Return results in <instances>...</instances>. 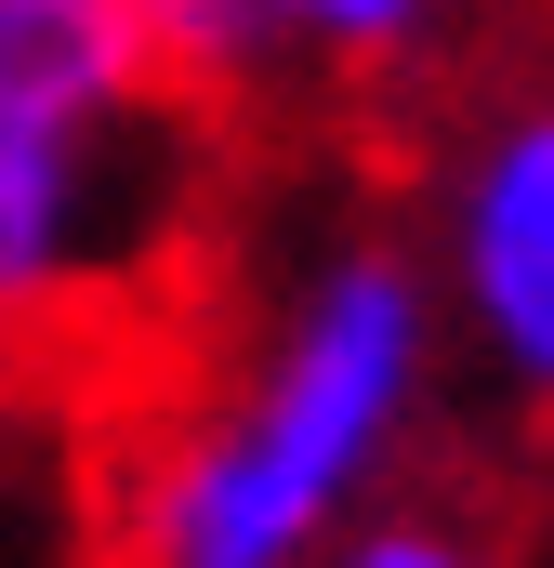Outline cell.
Returning <instances> with one entry per match:
<instances>
[{
	"label": "cell",
	"mask_w": 554,
	"mask_h": 568,
	"mask_svg": "<svg viewBox=\"0 0 554 568\" xmlns=\"http://www.w3.org/2000/svg\"><path fill=\"white\" fill-rule=\"evenodd\" d=\"M449 344L397 212L317 199L252 252V212L172 344L106 384V568H317L435 463Z\"/></svg>",
	"instance_id": "6da1fadb"
},
{
	"label": "cell",
	"mask_w": 554,
	"mask_h": 568,
	"mask_svg": "<svg viewBox=\"0 0 554 568\" xmlns=\"http://www.w3.org/2000/svg\"><path fill=\"white\" fill-rule=\"evenodd\" d=\"M238 120H212L133 0H0V371L120 384L238 239Z\"/></svg>",
	"instance_id": "7a4b0ae2"
},
{
	"label": "cell",
	"mask_w": 554,
	"mask_h": 568,
	"mask_svg": "<svg viewBox=\"0 0 554 568\" xmlns=\"http://www.w3.org/2000/svg\"><path fill=\"white\" fill-rule=\"evenodd\" d=\"M397 239L435 291L449 397L554 436V53L515 80H475L422 133Z\"/></svg>",
	"instance_id": "3957f363"
},
{
	"label": "cell",
	"mask_w": 554,
	"mask_h": 568,
	"mask_svg": "<svg viewBox=\"0 0 554 568\" xmlns=\"http://www.w3.org/2000/svg\"><path fill=\"white\" fill-rule=\"evenodd\" d=\"M290 13V80L304 93H422L489 0H277Z\"/></svg>",
	"instance_id": "277c9868"
},
{
	"label": "cell",
	"mask_w": 554,
	"mask_h": 568,
	"mask_svg": "<svg viewBox=\"0 0 554 568\" xmlns=\"http://www.w3.org/2000/svg\"><path fill=\"white\" fill-rule=\"evenodd\" d=\"M133 27L158 40V67H172L212 120H238V133L304 93V80H290V13H277V0H133Z\"/></svg>",
	"instance_id": "5b68a950"
},
{
	"label": "cell",
	"mask_w": 554,
	"mask_h": 568,
	"mask_svg": "<svg viewBox=\"0 0 554 568\" xmlns=\"http://www.w3.org/2000/svg\"><path fill=\"white\" fill-rule=\"evenodd\" d=\"M317 568H529L515 556V516L489 489H449V476H410L383 516H357Z\"/></svg>",
	"instance_id": "8992f818"
}]
</instances>
